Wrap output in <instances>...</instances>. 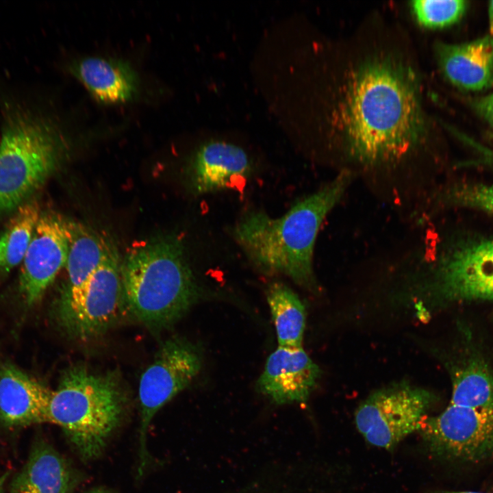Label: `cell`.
<instances>
[{
    "instance_id": "obj_25",
    "label": "cell",
    "mask_w": 493,
    "mask_h": 493,
    "mask_svg": "<svg viewBox=\"0 0 493 493\" xmlns=\"http://www.w3.org/2000/svg\"><path fill=\"white\" fill-rule=\"evenodd\" d=\"M488 18L490 26V36L493 39V1L489 2L488 4Z\"/></svg>"
},
{
    "instance_id": "obj_17",
    "label": "cell",
    "mask_w": 493,
    "mask_h": 493,
    "mask_svg": "<svg viewBox=\"0 0 493 493\" xmlns=\"http://www.w3.org/2000/svg\"><path fill=\"white\" fill-rule=\"evenodd\" d=\"M110 246L93 231L73 223V236L66 268L67 285L56 304V313L75 303L106 257Z\"/></svg>"
},
{
    "instance_id": "obj_28",
    "label": "cell",
    "mask_w": 493,
    "mask_h": 493,
    "mask_svg": "<svg viewBox=\"0 0 493 493\" xmlns=\"http://www.w3.org/2000/svg\"><path fill=\"white\" fill-rule=\"evenodd\" d=\"M489 166L490 168L493 169V153L490 155L489 158Z\"/></svg>"
},
{
    "instance_id": "obj_20",
    "label": "cell",
    "mask_w": 493,
    "mask_h": 493,
    "mask_svg": "<svg viewBox=\"0 0 493 493\" xmlns=\"http://www.w3.org/2000/svg\"><path fill=\"white\" fill-rule=\"evenodd\" d=\"M41 214L35 203L19 206L0 236V268L9 271L20 264Z\"/></svg>"
},
{
    "instance_id": "obj_26",
    "label": "cell",
    "mask_w": 493,
    "mask_h": 493,
    "mask_svg": "<svg viewBox=\"0 0 493 493\" xmlns=\"http://www.w3.org/2000/svg\"><path fill=\"white\" fill-rule=\"evenodd\" d=\"M9 475V472H5L0 477V493H5L4 484Z\"/></svg>"
},
{
    "instance_id": "obj_11",
    "label": "cell",
    "mask_w": 493,
    "mask_h": 493,
    "mask_svg": "<svg viewBox=\"0 0 493 493\" xmlns=\"http://www.w3.org/2000/svg\"><path fill=\"white\" fill-rule=\"evenodd\" d=\"M73 223L55 214H41L20 272V292L28 305H34L42 298L65 266Z\"/></svg>"
},
{
    "instance_id": "obj_2",
    "label": "cell",
    "mask_w": 493,
    "mask_h": 493,
    "mask_svg": "<svg viewBox=\"0 0 493 493\" xmlns=\"http://www.w3.org/2000/svg\"><path fill=\"white\" fill-rule=\"evenodd\" d=\"M352 177L350 170L341 171L330 183L297 201L279 217H271L262 211L246 213L233 230L236 242L262 271L283 274L313 290L316 287L313 254L318 232Z\"/></svg>"
},
{
    "instance_id": "obj_21",
    "label": "cell",
    "mask_w": 493,
    "mask_h": 493,
    "mask_svg": "<svg viewBox=\"0 0 493 493\" xmlns=\"http://www.w3.org/2000/svg\"><path fill=\"white\" fill-rule=\"evenodd\" d=\"M450 404L475 408L493 406V378L488 370L474 362L458 371Z\"/></svg>"
},
{
    "instance_id": "obj_27",
    "label": "cell",
    "mask_w": 493,
    "mask_h": 493,
    "mask_svg": "<svg viewBox=\"0 0 493 493\" xmlns=\"http://www.w3.org/2000/svg\"><path fill=\"white\" fill-rule=\"evenodd\" d=\"M88 493H111V492H109L108 490L103 489V488H97V489L91 490Z\"/></svg>"
},
{
    "instance_id": "obj_23",
    "label": "cell",
    "mask_w": 493,
    "mask_h": 493,
    "mask_svg": "<svg viewBox=\"0 0 493 493\" xmlns=\"http://www.w3.org/2000/svg\"><path fill=\"white\" fill-rule=\"evenodd\" d=\"M444 197L450 204L493 214V185L458 184L449 188Z\"/></svg>"
},
{
    "instance_id": "obj_5",
    "label": "cell",
    "mask_w": 493,
    "mask_h": 493,
    "mask_svg": "<svg viewBox=\"0 0 493 493\" xmlns=\"http://www.w3.org/2000/svg\"><path fill=\"white\" fill-rule=\"evenodd\" d=\"M61 140L50 123L27 113L6 121L0 140V213L17 209L49 177Z\"/></svg>"
},
{
    "instance_id": "obj_18",
    "label": "cell",
    "mask_w": 493,
    "mask_h": 493,
    "mask_svg": "<svg viewBox=\"0 0 493 493\" xmlns=\"http://www.w3.org/2000/svg\"><path fill=\"white\" fill-rule=\"evenodd\" d=\"M74 476L70 466L49 444H34L28 460L14 477L10 493H71Z\"/></svg>"
},
{
    "instance_id": "obj_3",
    "label": "cell",
    "mask_w": 493,
    "mask_h": 493,
    "mask_svg": "<svg viewBox=\"0 0 493 493\" xmlns=\"http://www.w3.org/2000/svg\"><path fill=\"white\" fill-rule=\"evenodd\" d=\"M126 307L149 329L169 327L197 301L199 287L174 237L137 242L121 264Z\"/></svg>"
},
{
    "instance_id": "obj_19",
    "label": "cell",
    "mask_w": 493,
    "mask_h": 493,
    "mask_svg": "<svg viewBox=\"0 0 493 493\" xmlns=\"http://www.w3.org/2000/svg\"><path fill=\"white\" fill-rule=\"evenodd\" d=\"M267 301L280 346L301 347L305 309L298 295L281 282L270 284Z\"/></svg>"
},
{
    "instance_id": "obj_10",
    "label": "cell",
    "mask_w": 493,
    "mask_h": 493,
    "mask_svg": "<svg viewBox=\"0 0 493 493\" xmlns=\"http://www.w3.org/2000/svg\"><path fill=\"white\" fill-rule=\"evenodd\" d=\"M418 431L440 455L471 460L488 457L493 455V406L450 404L438 416H425Z\"/></svg>"
},
{
    "instance_id": "obj_9",
    "label": "cell",
    "mask_w": 493,
    "mask_h": 493,
    "mask_svg": "<svg viewBox=\"0 0 493 493\" xmlns=\"http://www.w3.org/2000/svg\"><path fill=\"white\" fill-rule=\"evenodd\" d=\"M123 307L126 304L121 264L114 249L110 247L81 297L68 308L56 313V317L68 335L86 340L109 329Z\"/></svg>"
},
{
    "instance_id": "obj_1",
    "label": "cell",
    "mask_w": 493,
    "mask_h": 493,
    "mask_svg": "<svg viewBox=\"0 0 493 493\" xmlns=\"http://www.w3.org/2000/svg\"><path fill=\"white\" fill-rule=\"evenodd\" d=\"M397 33L366 25L325 49L320 126L329 142L366 167L399 163L429 138L420 73Z\"/></svg>"
},
{
    "instance_id": "obj_12",
    "label": "cell",
    "mask_w": 493,
    "mask_h": 493,
    "mask_svg": "<svg viewBox=\"0 0 493 493\" xmlns=\"http://www.w3.org/2000/svg\"><path fill=\"white\" fill-rule=\"evenodd\" d=\"M320 375L301 347L280 346L268 357L257 390L278 404L306 401Z\"/></svg>"
},
{
    "instance_id": "obj_13",
    "label": "cell",
    "mask_w": 493,
    "mask_h": 493,
    "mask_svg": "<svg viewBox=\"0 0 493 493\" xmlns=\"http://www.w3.org/2000/svg\"><path fill=\"white\" fill-rule=\"evenodd\" d=\"M435 54L440 71L454 86L473 92L493 86V39L490 35L462 43L439 42Z\"/></svg>"
},
{
    "instance_id": "obj_14",
    "label": "cell",
    "mask_w": 493,
    "mask_h": 493,
    "mask_svg": "<svg viewBox=\"0 0 493 493\" xmlns=\"http://www.w3.org/2000/svg\"><path fill=\"white\" fill-rule=\"evenodd\" d=\"M252 170L246 152L225 141L212 140L201 145L192 156L189 175L194 192L205 194L227 188L244 178Z\"/></svg>"
},
{
    "instance_id": "obj_15",
    "label": "cell",
    "mask_w": 493,
    "mask_h": 493,
    "mask_svg": "<svg viewBox=\"0 0 493 493\" xmlns=\"http://www.w3.org/2000/svg\"><path fill=\"white\" fill-rule=\"evenodd\" d=\"M52 391L12 364L0 370V420L6 426L47 422Z\"/></svg>"
},
{
    "instance_id": "obj_6",
    "label": "cell",
    "mask_w": 493,
    "mask_h": 493,
    "mask_svg": "<svg viewBox=\"0 0 493 493\" xmlns=\"http://www.w3.org/2000/svg\"><path fill=\"white\" fill-rule=\"evenodd\" d=\"M435 401L429 390L403 382L376 390L357 407L355 422L370 444L391 448L418 431Z\"/></svg>"
},
{
    "instance_id": "obj_7",
    "label": "cell",
    "mask_w": 493,
    "mask_h": 493,
    "mask_svg": "<svg viewBox=\"0 0 493 493\" xmlns=\"http://www.w3.org/2000/svg\"><path fill=\"white\" fill-rule=\"evenodd\" d=\"M422 290L448 300L493 301V236H472L451 244Z\"/></svg>"
},
{
    "instance_id": "obj_8",
    "label": "cell",
    "mask_w": 493,
    "mask_h": 493,
    "mask_svg": "<svg viewBox=\"0 0 493 493\" xmlns=\"http://www.w3.org/2000/svg\"><path fill=\"white\" fill-rule=\"evenodd\" d=\"M202 353L198 346L181 338L165 341L142 373L138 388L141 422V469L147 461V428L156 412L186 388L199 372Z\"/></svg>"
},
{
    "instance_id": "obj_29",
    "label": "cell",
    "mask_w": 493,
    "mask_h": 493,
    "mask_svg": "<svg viewBox=\"0 0 493 493\" xmlns=\"http://www.w3.org/2000/svg\"><path fill=\"white\" fill-rule=\"evenodd\" d=\"M447 493H485V492H472V491H464V492H447Z\"/></svg>"
},
{
    "instance_id": "obj_4",
    "label": "cell",
    "mask_w": 493,
    "mask_h": 493,
    "mask_svg": "<svg viewBox=\"0 0 493 493\" xmlns=\"http://www.w3.org/2000/svg\"><path fill=\"white\" fill-rule=\"evenodd\" d=\"M125 397L112 373L97 374L80 365L63 373L47 408V422L61 427L81 456L98 457L118 425Z\"/></svg>"
},
{
    "instance_id": "obj_24",
    "label": "cell",
    "mask_w": 493,
    "mask_h": 493,
    "mask_svg": "<svg viewBox=\"0 0 493 493\" xmlns=\"http://www.w3.org/2000/svg\"><path fill=\"white\" fill-rule=\"evenodd\" d=\"M472 106L477 114L493 128V92L473 99Z\"/></svg>"
},
{
    "instance_id": "obj_22",
    "label": "cell",
    "mask_w": 493,
    "mask_h": 493,
    "mask_svg": "<svg viewBox=\"0 0 493 493\" xmlns=\"http://www.w3.org/2000/svg\"><path fill=\"white\" fill-rule=\"evenodd\" d=\"M410 4L416 21L429 28L445 27L457 23L468 6L464 0H416Z\"/></svg>"
},
{
    "instance_id": "obj_16",
    "label": "cell",
    "mask_w": 493,
    "mask_h": 493,
    "mask_svg": "<svg viewBox=\"0 0 493 493\" xmlns=\"http://www.w3.org/2000/svg\"><path fill=\"white\" fill-rule=\"evenodd\" d=\"M71 72L92 97L102 103H125L137 94V75L125 61L87 57L75 62Z\"/></svg>"
}]
</instances>
